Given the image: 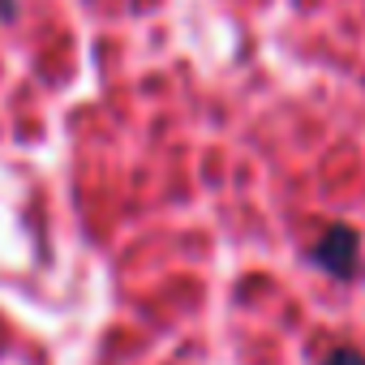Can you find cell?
Returning <instances> with one entry per match:
<instances>
[{
    "label": "cell",
    "instance_id": "cell-2",
    "mask_svg": "<svg viewBox=\"0 0 365 365\" xmlns=\"http://www.w3.org/2000/svg\"><path fill=\"white\" fill-rule=\"evenodd\" d=\"M322 365H365V356H361L356 348H331V352L322 356Z\"/></svg>",
    "mask_w": 365,
    "mask_h": 365
},
{
    "label": "cell",
    "instance_id": "cell-1",
    "mask_svg": "<svg viewBox=\"0 0 365 365\" xmlns=\"http://www.w3.org/2000/svg\"><path fill=\"white\" fill-rule=\"evenodd\" d=\"M314 262H322V267L335 271V275H348V271L356 267V232L344 228V224L327 228V232L318 237V245H314Z\"/></svg>",
    "mask_w": 365,
    "mask_h": 365
}]
</instances>
